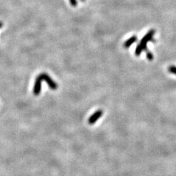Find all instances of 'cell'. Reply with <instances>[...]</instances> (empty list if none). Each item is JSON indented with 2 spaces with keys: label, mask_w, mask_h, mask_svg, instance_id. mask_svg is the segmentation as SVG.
<instances>
[{
  "label": "cell",
  "mask_w": 176,
  "mask_h": 176,
  "mask_svg": "<svg viewBox=\"0 0 176 176\" xmlns=\"http://www.w3.org/2000/svg\"><path fill=\"white\" fill-rule=\"evenodd\" d=\"M155 33V31L154 30H151L144 35L135 49V54L136 56H140L143 51H146L147 50V43H148V42L153 40Z\"/></svg>",
  "instance_id": "obj_1"
},
{
  "label": "cell",
  "mask_w": 176,
  "mask_h": 176,
  "mask_svg": "<svg viewBox=\"0 0 176 176\" xmlns=\"http://www.w3.org/2000/svg\"><path fill=\"white\" fill-rule=\"evenodd\" d=\"M39 76L41 77V78L43 79V80H44L45 82L47 83L48 86L51 89L56 90L58 89V86L57 83H55L54 81L51 78V77L48 75V74L43 72V73H41Z\"/></svg>",
  "instance_id": "obj_2"
},
{
  "label": "cell",
  "mask_w": 176,
  "mask_h": 176,
  "mask_svg": "<svg viewBox=\"0 0 176 176\" xmlns=\"http://www.w3.org/2000/svg\"><path fill=\"white\" fill-rule=\"evenodd\" d=\"M42 82H43V79H42L41 77L38 75L37 78H35L33 87V94L35 96H38L41 92Z\"/></svg>",
  "instance_id": "obj_3"
},
{
  "label": "cell",
  "mask_w": 176,
  "mask_h": 176,
  "mask_svg": "<svg viewBox=\"0 0 176 176\" xmlns=\"http://www.w3.org/2000/svg\"><path fill=\"white\" fill-rule=\"evenodd\" d=\"M103 114V112L101 110H98V111L95 112V113L91 116L88 120V123L89 125H93L95 123L98 119H99Z\"/></svg>",
  "instance_id": "obj_4"
},
{
  "label": "cell",
  "mask_w": 176,
  "mask_h": 176,
  "mask_svg": "<svg viewBox=\"0 0 176 176\" xmlns=\"http://www.w3.org/2000/svg\"><path fill=\"white\" fill-rule=\"evenodd\" d=\"M137 39H138V38H137L136 35H133V36H132L131 38H129V39H127L125 42L124 44H123V47L126 49L129 48L134 43H136L137 41Z\"/></svg>",
  "instance_id": "obj_5"
},
{
  "label": "cell",
  "mask_w": 176,
  "mask_h": 176,
  "mask_svg": "<svg viewBox=\"0 0 176 176\" xmlns=\"http://www.w3.org/2000/svg\"><path fill=\"white\" fill-rule=\"evenodd\" d=\"M146 57L147 58V59L149 61H152L153 59V54L151 53L150 51L149 50H146Z\"/></svg>",
  "instance_id": "obj_6"
},
{
  "label": "cell",
  "mask_w": 176,
  "mask_h": 176,
  "mask_svg": "<svg viewBox=\"0 0 176 176\" xmlns=\"http://www.w3.org/2000/svg\"><path fill=\"white\" fill-rule=\"evenodd\" d=\"M168 71L176 75V66L171 65L168 67Z\"/></svg>",
  "instance_id": "obj_7"
},
{
  "label": "cell",
  "mask_w": 176,
  "mask_h": 176,
  "mask_svg": "<svg viewBox=\"0 0 176 176\" xmlns=\"http://www.w3.org/2000/svg\"><path fill=\"white\" fill-rule=\"evenodd\" d=\"M3 26V23L1 22H0V28H1Z\"/></svg>",
  "instance_id": "obj_8"
},
{
  "label": "cell",
  "mask_w": 176,
  "mask_h": 176,
  "mask_svg": "<svg viewBox=\"0 0 176 176\" xmlns=\"http://www.w3.org/2000/svg\"><path fill=\"white\" fill-rule=\"evenodd\" d=\"M81 1H86V0H81Z\"/></svg>",
  "instance_id": "obj_9"
}]
</instances>
